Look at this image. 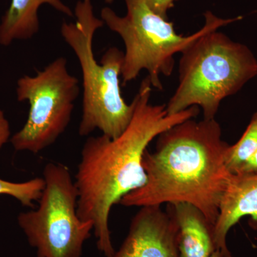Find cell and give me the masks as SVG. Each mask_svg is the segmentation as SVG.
I'll list each match as a JSON object with an SVG mask.
<instances>
[{
  "mask_svg": "<svg viewBox=\"0 0 257 257\" xmlns=\"http://www.w3.org/2000/svg\"><path fill=\"white\" fill-rule=\"evenodd\" d=\"M236 175H257V151Z\"/></svg>",
  "mask_w": 257,
  "mask_h": 257,
  "instance_id": "obj_16",
  "label": "cell"
},
{
  "mask_svg": "<svg viewBox=\"0 0 257 257\" xmlns=\"http://www.w3.org/2000/svg\"><path fill=\"white\" fill-rule=\"evenodd\" d=\"M113 257H179V225L170 204L142 207Z\"/></svg>",
  "mask_w": 257,
  "mask_h": 257,
  "instance_id": "obj_8",
  "label": "cell"
},
{
  "mask_svg": "<svg viewBox=\"0 0 257 257\" xmlns=\"http://www.w3.org/2000/svg\"><path fill=\"white\" fill-rule=\"evenodd\" d=\"M37 209L22 212L18 221L37 257H81L93 224L77 214L78 191L67 166L50 162Z\"/></svg>",
  "mask_w": 257,
  "mask_h": 257,
  "instance_id": "obj_6",
  "label": "cell"
},
{
  "mask_svg": "<svg viewBox=\"0 0 257 257\" xmlns=\"http://www.w3.org/2000/svg\"><path fill=\"white\" fill-rule=\"evenodd\" d=\"M169 204L179 225V257H210L217 250L214 224L192 204Z\"/></svg>",
  "mask_w": 257,
  "mask_h": 257,
  "instance_id": "obj_10",
  "label": "cell"
},
{
  "mask_svg": "<svg viewBox=\"0 0 257 257\" xmlns=\"http://www.w3.org/2000/svg\"><path fill=\"white\" fill-rule=\"evenodd\" d=\"M152 91L147 77L134 98L135 112L127 128L114 139L103 135L89 137L81 152L74 179L77 214L92 223L96 246L105 257H113L116 251L109 226L111 208L146 183L143 160L147 147L160 134L199 114V107L192 106L169 114L166 104L150 102Z\"/></svg>",
  "mask_w": 257,
  "mask_h": 257,
  "instance_id": "obj_1",
  "label": "cell"
},
{
  "mask_svg": "<svg viewBox=\"0 0 257 257\" xmlns=\"http://www.w3.org/2000/svg\"><path fill=\"white\" fill-rule=\"evenodd\" d=\"M19 101L30 104L23 127L11 137L16 151L37 154L52 146L68 127L79 94V80L67 68L65 57L50 62L34 76L17 82Z\"/></svg>",
  "mask_w": 257,
  "mask_h": 257,
  "instance_id": "obj_7",
  "label": "cell"
},
{
  "mask_svg": "<svg viewBox=\"0 0 257 257\" xmlns=\"http://www.w3.org/2000/svg\"><path fill=\"white\" fill-rule=\"evenodd\" d=\"M48 5L69 18L74 11L62 0H11L0 23V45L8 47L18 40H28L40 30L39 10Z\"/></svg>",
  "mask_w": 257,
  "mask_h": 257,
  "instance_id": "obj_11",
  "label": "cell"
},
{
  "mask_svg": "<svg viewBox=\"0 0 257 257\" xmlns=\"http://www.w3.org/2000/svg\"><path fill=\"white\" fill-rule=\"evenodd\" d=\"M74 23L63 22L61 36L78 60L82 76V115L79 125L81 137L96 130L114 139L133 119L135 103L121 95V71L124 52L109 47L98 62L93 50L94 37L104 25L94 14L92 0H79L74 10Z\"/></svg>",
  "mask_w": 257,
  "mask_h": 257,
  "instance_id": "obj_3",
  "label": "cell"
},
{
  "mask_svg": "<svg viewBox=\"0 0 257 257\" xmlns=\"http://www.w3.org/2000/svg\"><path fill=\"white\" fill-rule=\"evenodd\" d=\"M257 151V112L253 114L247 128L234 145H230L226 155V167L231 175L239 173Z\"/></svg>",
  "mask_w": 257,
  "mask_h": 257,
  "instance_id": "obj_12",
  "label": "cell"
},
{
  "mask_svg": "<svg viewBox=\"0 0 257 257\" xmlns=\"http://www.w3.org/2000/svg\"><path fill=\"white\" fill-rule=\"evenodd\" d=\"M114 0H104L106 4H111Z\"/></svg>",
  "mask_w": 257,
  "mask_h": 257,
  "instance_id": "obj_18",
  "label": "cell"
},
{
  "mask_svg": "<svg viewBox=\"0 0 257 257\" xmlns=\"http://www.w3.org/2000/svg\"><path fill=\"white\" fill-rule=\"evenodd\" d=\"M45 187L43 177L30 179L25 182H12L0 178V195H8L16 199L24 207L33 208L38 202Z\"/></svg>",
  "mask_w": 257,
  "mask_h": 257,
  "instance_id": "obj_13",
  "label": "cell"
},
{
  "mask_svg": "<svg viewBox=\"0 0 257 257\" xmlns=\"http://www.w3.org/2000/svg\"><path fill=\"white\" fill-rule=\"evenodd\" d=\"M124 1L126 8L124 16L116 14L109 7L100 12L104 25L117 34L124 42L122 85L135 80L142 71L146 70L152 87L162 90L161 77H169L173 72L175 55L206 32L242 19L241 16L223 19L207 11L202 28L184 36L176 32L173 23L154 13L143 0Z\"/></svg>",
  "mask_w": 257,
  "mask_h": 257,
  "instance_id": "obj_5",
  "label": "cell"
},
{
  "mask_svg": "<svg viewBox=\"0 0 257 257\" xmlns=\"http://www.w3.org/2000/svg\"><path fill=\"white\" fill-rule=\"evenodd\" d=\"M11 139V130L9 121L3 110L0 109V150Z\"/></svg>",
  "mask_w": 257,
  "mask_h": 257,
  "instance_id": "obj_15",
  "label": "cell"
},
{
  "mask_svg": "<svg viewBox=\"0 0 257 257\" xmlns=\"http://www.w3.org/2000/svg\"><path fill=\"white\" fill-rule=\"evenodd\" d=\"M229 146L215 119L192 118L175 125L157 137L155 151L144 154L146 183L119 204L142 207L188 203L215 224L231 175L225 162Z\"/></svg>",
  "mask_w": 257,
  "mask_h": 257,
  "instance_id": "obj_2",
  "label": "cell"
},
{
  "mask_svg": "<svg viewBox=\"0 0 257 257\" xmlns=\"http://www.w3.org/2000/svg\"><path fill=\"white\" fill-rule=\"evenodd\" d=\"M210 257H225V256L221 251L216 250V251H214V252L211 255Z\"/></svg>",
  "mask_w": 257,
  "mask_h": 257,
  "instance_id": "obj_17",
  "label": "cell"
},
{
  "mask_svg": "<svg viewBox=\"0 0 257 257\" xmlns=\"http://www.w3.org/2000/svg\"><path fill=\"white\" fill-rule=\"evenodd\" d=\"M218 30L206 32L181 52L178 87L166 104L169 114L197 106L204 119H215L221 101L257 75L251 50Z\"/></svg>",
  "mask_w": 257,
  "mask_h": 257,
  "instance_id": "obj_4",
  "label": "cell"
},
{
  "mask_svg": "<svg viewBox=\"0 0 257 257\" xmlns=\"http://www.w3.org/2000/svg\"><path fill=\"white\" fill-rule=\"evenodd\" d=\"M145 4L156 14L168 20L169 11L175 5L176 0H143Z\"/></svg>",
  "mask_w": 257,
  "mask_h": 257,
  "instance_id": "obj_14",
  "label": "cell"
},
{
  "mask_svg": "<svg viewBox=\"0 0 257 257\" xmlns=\"http://www.w3.org/2000/svg\"><path fill=\"white\" fill-rule=\"evenodd\" d=\"M245 216L251 217L250 226L257 230V175H231L214 224L216 248L225 257H233L226 243L228 233Z\"/></svg>",
  "mask_w": 257,
  "mask_h": 257,
  "instance_id": "obj_9",
  "label": "cell"
}]
</instances>
